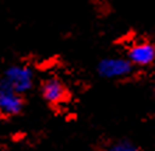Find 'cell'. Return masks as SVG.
Returning a JSON list of instances; mask_svg holds the SVG:
<instances>
[{
    "instance_id": "obj_3",
    "label": "cell",
    "mask_w": 155,
    "mask_h": 151,
    "mask_svg": "<svg viewBox=\"0 0 155 151\" xmlns=\"http://www.w3.org/2000/svg\"><path fill=\"white\" fill-rule=\"evenodd\" d=\"M24 108V97L22 94L13 90L7 83L0 80V115L15 116Z\"/></svg>"
},
{
    "instance_id": "obj_6",
    "label": "cell",
    "mask_w": 155,
    "mask_h": 151,
    "mask_svg": "<svg viewBox=\"0 0 155 151\" xmlns=\"http://www.w3.org/2000/svg\"><path fill=\"white\" fill-rule=\"evenodd\" d=\"M108 151H140L137 144H134L130 140H117L109 146Z\"/></svg>"
},
{
    "instance_id": "obj_1",
    "label": "cell",
    "mask_w": 155,
    "mask_h": 151,
    "mask_svg": "<svg viewBox=\"0 0 155 151\" xmlns=\"http://www.w3.org/2000/svg\"><path fill=\"white\" fill-rule=\"evenodd\" d=\"M134 70V66L127 58L122 56H110L99 60L97 66V72L102 79L116 80L129 77Z\"/></svg>"
},
{
    "instance_id": "obj_4",
    "label": "cell",
    "mask_w": 155,
    "mask_h": 151,
    "mask_svg": "<svg viewBox=\"0 0 155 151\" xmlns=\"http://www.w3.org/2000/svg\"><path fill=\"white\" fill-rule=\"evenodd\" d=\"M127 59L133 66L147 67L155 62V45L147 41L133 43L127 50Z\"/></svg>"
},
{
    "instance_id": "obj_2",
    "label": "cell",
    "mask_w": 155,
    "mask_h": 151,
    "mask_svg": "<svg viewBox=\"0 0 155 151\" xmlns=\"http://www.w3.org/2000/svg\"><path fill=\"white\" fill-rule=\"evenodd\" d=\"M2 80L7 83L13 90L24 95L34 86V72L29 66L14 65L7 67Z\"/></svg>"
},
{
    "instance_id": "obj_5",
    "label": "cell",
    "mask_w": 155,
    "mask_h": 151,
    "mask_svg": "<svg viewBox=\"0 0 155 151\" xmlns=\"http://www.w3.org/2000/svg\"><path fill=\"white\" fill-rule=\"evenodd\" d=\"M43 99L51 105L61 104L67 98V88L59 79L56 77H49L42 83L41 87Z\"/></svg>"
}]
</instances>
